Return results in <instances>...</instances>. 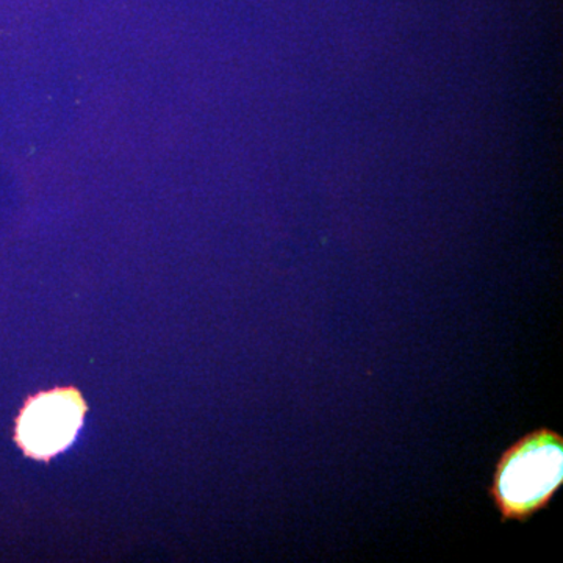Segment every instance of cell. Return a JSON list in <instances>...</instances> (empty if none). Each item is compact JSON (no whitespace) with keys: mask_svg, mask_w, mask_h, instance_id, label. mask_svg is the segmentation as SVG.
I'll return each mask as SVG.
<instances>
[{"mask_svg":"<svg viewBox=\"0 0 563 563\" xmlns=\"http://www.w3.org/2000/svg\"><path fill=\"white\" fill-rule=\"evenodd\" d=\"M88 406L74 387L51 388L25 401L16 421V442L25 455L49 462L76 442Z\"/></svg>","mask_w":563,"mask_h":563,"instance_id":"2","label":"cell"},{"mask_svg":"<svg viewBox=\"0 0 563 563\" xmlns=\"http://www.w3.org/2000/svg\"><path fill=\"white\" fill-rule=\"evenodd\" d=\"M563 487V437L550 428L526 433L496 463L488 496L507 521L531 520Z\"/></svg>","mask_w":563,"mask_h":563,"instance_id":"1","label":"cell"}]
</instances>
